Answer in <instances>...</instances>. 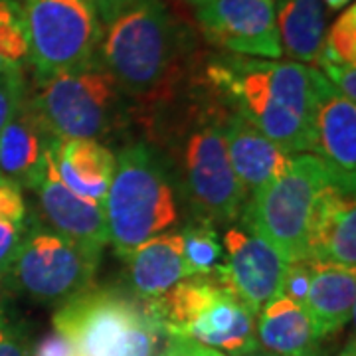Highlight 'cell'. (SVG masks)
Instances as JSON below:
<instances>
[{
    "label": "cell",
    "mask_w": 356,
    "mask_h": 356,
    "mask_svg": "<svg viewBox=\"0 0 356 356\" xmlns=\"http://www.w3.org/2000/svg\"><path fill=\"white\" fill-rule=\"evenodd\" d=\"M226 113L194 79L172 102L140 113L147 143L163 156L178 202L192 220L212 226L236 222L248 192L229 166L222 135Z\"/></svg>",
    "instance_id": "obj_1"
},
{
    "label": "cell",
    "mask_w": 356,
    "mask_h": 356,
    "mask_svg": "<svg viewBox=\"0 0 356 356\" xmlns=\"http://www.w3.org/2000/svg\"><path fill=\"white\" fill-rule=\"evenodd\" d=\"M311 65L248 58L238 54L208 56L191 76L224 107L240 115L281 151L313 153L315 91Z\"/></svg>",
    "instance_id": "obj_2"
},
{
    "label": "cell",
    "mask_w": 356,
    "mask_h": 356,
    "mask_svg": "<svg viewBox=\"0 0 356 356\" xmlns=\"http://www.w3.org/2000/svg\"><path fill=\"white\" fill-rule=\"evenodd\" d=\"M97 58L135 113L172 102L191 76L186 32L161 0H135L105 22Z\"/></svg>",
    "instance_id": "obj_3"
},
{
    "label": "cell",
    "mask_w": 356,
    "mask_h": 356,
    "mask_svg": "<svg viewBox=\"0 0 356 356\" xmlns=\"http://www.w3.org/2000/svg\"><path fill=\"white\" fill-rule=\"evenodd\" d=\"M103 206L109 243L123 259L175 226L180 206L175 182L163 156L147 140L131 143L117 153Z\"/></svg>",
    "instance_id": "obj_4"
},
{
    "label": "cell",
    "mask_w": 356,
    "mask_h": 356,
    "mask_svg": "<svg viewBox=\"0 0 356 356\" xmlns=\"http://www.w3.org/2000/svg\"><path fill=\"white\" fill-rule=\"evenodd\" d=\"M30 97L42 119L62 140H107L123 133L135 107L115 77L95 62L60 74L34 77Z\"/></svg>",
    "instance_id": "obj_5"
},
{
    "label": "cell",
    "mask_w": 356,
    "mask_h": 356,
    "mask_svg": "<svg viewBox=\"0 0 356 356\" xmlns=\"http://www.w3.org/2000/svg\"><path fill=\"white\" fill-rule=\"evenodd\" d=\"M145 307L166 339H191L228 356H243L259 348L257 315L214 275L186 277L165 295L145 301Z\"/></svg>",
    "instance_id": "obj_6"
},
{
    "label": "cell",
    "mask_w": 356,
    "mask_h": 356,
    "mask_svg": "<svg viewBox=\"0 0 356 356\" xmlns=\"http://www.w3.org/2000/svg\"><path fill=\"white\" fill-rule=\"evenodd\" d=\"M76 356H156L161 332L145 301L123 289L91 287L54 315Z\"/></svg>",
    "instance_id": "obj_7"
},
{
    "label": "cell",
    "mask_w": 356,
    "mask_h": 356,
    "mask_svg": "<svg viewBox=\"0 0 356 356\" xmlns=\"http://www.w3.org/2000/svg\"><path fill=\"white\" fill-rule=\"evenodd\" d=\"M103 248L79 243L30 210L22 242L2 275L13 291L40 305H64L93 287Z\"/></svg>",
    "instance_id": "obj_8"
},
{
    "label": "cell",
    "mask_w": 356,
    "mask_h": 356,
    "mask_svg": "<svg viewBox=\"0 0 356 356\" xmlns=\"http://www.w3.org/2000/svg\"><path fill=\"white\" fill-rule=\"evenodd\" d=\"M329 184L337 182L318 156L295 154L277 180L248 196L238 220L266 238L289 264L307 259L313 210L321 191Z\"/></svg>",
    "instance_id": "obj_9"
},
{
    "label": "cell",
    "mask_w": 356,
    "mask_h": 356,
    "mask_svg": "<svg viewBox=\"0 0 356 356\" xmlns=\"http://www.w3.org/2000/svg\"><path fill=\"white\" fill-rule=\"evenodd\" d=\"M34 77L97 60L103 26L89 0H18Z\"/></svg>",
    "instance_id": "obj_10"
},
{
    "label": "cell",
    "mask_w": 356,
    "mask_h": 356,
    "mask_svg": "<svg viewBox=\"0 0 356 356\" xmlns=\"http://www.w3.org/2000/svg\"><path fill=\"white\" fill-rule=\"evenodd\" d=\"M196 22L212 46L228 54L280 60L283 56L273 0H204Z\"/></svg>",
    "instance_id": "obj_11"
},
{
    "label": "cell",
    "mask_w": 356,
    "mask_h": 356,
    "mask_svg": "<svg viewBox=\"0 0 356 356\" xmlns=\"http://www.w3.org/2000/svg\"><path fill=\"white\" fill-rule=\"evenodd\" d=\"M224 259L214 269V275L254 311L280 295L283 275L289 261L245 224L232 226L224 236Z\"/></svg>",
    "instance_id": "obj_12"
},
{
    "label": "cell",
    "mask_w": 356,
    "mask_h": 356,
    "mask_svg": "<svg viewBox=\"0 0 356 356\" xmlns=\"http://www.w3.org/2000/svg\"><path fill=\"white\" fill-rule=\"evenodd\" d=\"M315 111H313V153L331 168L339 188L355 194L356 180V105L344 97L318 70H311Z\"/></svg>",
    "instance_id": "obj_13"
},
{
    "label": "cell",
    "mask_w": 356,
    "mask_h": 356,
    "mask_svg": "<svg viewBox=\"0 0 356 356\" xmlns=\"http://www.w3.org/2000/svg\"><path fill=\"white\" fill-rule=\"evenodd\" d=\"M56 140L28 91L0 133V178L34 191L50 168Z\"/></svg>",
    "instance_id": "obj_14"
},
{
    "label": "cell",
    "mask_w": 356,
    "mask_h": 356,
    "mask_svg": "<svg viewBox=\"0 0 356 356\" xmlns=\"http://www.w3.org/2000/svg\"><path fill=\"white\" fill-rule=\"evenodd\" d=\"M222 135L229 166L248 196L277 180L291 165V154L281 151L240 115L232 111L222 115Z\"/></svg>",
    "instance_id": "obj_15"
},
{
    "label": "cell",
    "mask_w": 356,
    "mask_h": 356,
    "mask_svg": "<svg viewBox=\"0 0 356 356\" xmlns=\"http://www.w3.org/2000/svg\"><path fill=\"white\" fill-rule=\"evenodd\" d=\"M307 259L317 264L355 267L356 264V206L355 194L337 184L325 186L318 194L309 240Z\"/></svg>",
    "instance_id": "obj_16"
},
{
    "label": "cell",
    "mask_w": 356,
    "mask_h": 356,
    "mask_svg": "<svg viewBox=\"0 0 356 356\" xmlns=\"http://www.w3.org/2000/svg\"><path fill=\"white\" fill-rule=\"evenodd\" d=\"M38 194V216L62 236L88 243L95 248H105L109 243L105 206L97 200L81 198L56 178L48 168V172L34 188Z\"/></svg>",
    "instance_id": "obj_17"
},
{
    "label": "cell",
    "mask_w": 356,
    "mask_h": 356,
    "mask_svg": "<svg viewBox=\"0 0 356 356\" xmlns=\"http://www.w3.org/2000/svg\"><path fill=\"white\" fill-rule=\"evenodd\" d=\"M125 261L129 293L140 301H153L191 277L182 257L180 232H163L143 242Z\"/></svg>",
    "instance_id": "obj_18"
},
{
    "label": "cell",
    "mask_w": 356,
    "mask_h": 356,
    "mask_svg": "<svg viewBox=\"0 0 356 356\" xmlns=\"http://www.w3.org/2000/svg\"><path fill=\"white\" fill-rule=\"evenodd\" d=\"M51 172L81 198L103 202L115 170V154L97 140H56Z\"/></svg>",
    "instance_id": "obj_19"
},
{
    "label": "cell",
    "mask_w": 356,
    "mask_h": 356,
    "mask_svg": "<svg viewBox=\"0 0 356 356\" xmlns=\"http://www.w3.org/2000/svg\"><path fill=\"white\" fill-rule=\"evenodd\" d=\"M257 346L280 356H318L321 337L305 307L285 295H275L255 317Z\"/></svg>",
    "instance_id": "obj_20"
},
{
    "label": "cell",
    "mask_w": 356,
    "mask_h": 356,
    "mask_svg": "<svg viewBox=\"0 0 356 356\" xmlns=\"http://www.w3.org/2000/svg\"><path fill=\"white\" fill-rule=\"evenodd\" d=\"M313 264L315 271L303 307L318 337L325 339L341 331L355 315L356 271L337 264Z\"/></svg>",
    "instance_id": "obj_21"
},
{
    "label": "cell",
    "mask_w": 356,
    "mask_h": 356,
    "mask_svg": "<svg viewBox=\"0 0 356 356\" xmlns=\"http://www.w3.org/2000/svg\"><path fill=\"white\" fill-rule=\"evenodd\" d=\"M283 54L297 64L317 62L325 38L323 0H273Z\"/></svg>",
    "instance_id": "obj_22"
},
{
    "label": "cell",
    "mask_w": 356,
    "mask_h": 356,
    "mask_svg": "<svg viewBox=\"0 0 356 356\" xmlns=\"http://www.w3.org/2000/svg\"><path fill=\"white\" fill-rule=\"evenodd\" d=\"M28 222L22 188L0 178V280L13 264L14 254L22 242Z\"/></svg>",
    "instance_id": "obj_23"
},
{
    "label": "cell",
    "mask_w": 356,
    "mask_h": 356,
    "mask_svg": "<svg viewBox=\"0 0 356 356\" xmlns=\"http://www.w3.org/2000/svg\"><path fill=\"white\" fill-rule=\"evenodd\" d=\"M180 240H182V257L191 277L210 275L222 264L224 248L220 242L216 226L200 220H191L180 229Z\"/></svg>",
    "instance_id": "obj_24"
},
{
    "label": "cell",
    "mask_w": 356,
    "mask_h": 356,
    "mask_svg": "<svg viewBox=\"0 0 356 356\" xmlns=\"http://www.w3.org/2000/svg\"><path fill=\"white\" fill-rule=\"evenodd\" d=\"M28 64L22 13L18 0H0V74Z\"/></svg>",
    "instance_id": "obj_25"
},
{
    "label": "cell",
    "mask_w": 356,
    "mask_h": 356,
    "mask_svg": "<svg viewBox=\"0 0 356 356\" xmlns=\"http://www.w3.org/2000/svg\"><path fill=\"white\" fill-rule=\"evenodd\" d=\"M317 62L356 65V6L350 4L325 32Z\"/></svg>",
    "instance_id": "obj_26"
},
{
    "label": "cell",
    "mask_w": 356,
    "mask_h": 356,
    "mask_svg": "<svg viewBox=\"0 0 356 356\" xmlns=\"http://www.w3.org/2000/svg\"><path fill=\"white\" fill-rule=\"evenodd\" d=\"M28 91L30 88H28L24 67H16L0 74V133L8 125L13 115L18 111Z\"/></svg>",
    "instance_id": "obj_27"
},
{
    "label": "cell",
    "mask_w": 356,
    "mask_h": 356,
    "mask_svg": "<svg viewBox=\"0 0 356 356\" xmlns=\"http://www.w3.org/2000/svg\"><path fill=\"white\" fill-rule=\"evenodd\" d=\"M32 344L26 327L0 307V356H30Z\"/></svg>",
    "instance_id": "obj_28"
},
{
    "label": "cell",
    "mask_w": 356,
    "mask_h": 356,
    "mask_svg": "<svg viewBox=\"0 0 356 356\" xmlns=\"http://www.w3.org/2000/svg\"><path fill=\"white\" fill-rule=\"evenodd\" d=\"M313 271H315V264L311 259H301V261L289 264L285 275H283V283H281V295H285L295 303L303 305L309 287H311Z\"/></svg>",
    "instance_id": "obj_29"
},
{
    "label": "cell",
    "mask_w": 356,
    "mask_h": 356,
    "mask_svg": "<svg viewBox=\"0 0 356 356\" xmlns=\"http://www.w3.org/2000/svg\"><path fill=\"white\" fill-rule=\"evenodd\" d=\"M318 72L331 81L334 88L348 97L350 102L356 99V65L331 64V62H317Z\"/></svg>",
    "instance_id": "obj_30"
},
{
    "label": "cell",
    "mask_w": 356,
    "mask_h": 356,
    "mask_svg": "<svg viewBox=\"0 0 356 356\" xmlns=\"http://www.w3.org/2000/svg\"><path fill=\"white\" fill-rule=\"evenodd\" d=\"M161 356H228L212 346L196 343L182 337H168Z\"/></svg>",
    "instance_id": "obj_31"
},
{
    "label": "cell",
    "mask_w": 356,
    "mask_h": 356,
    "mask_svg": "<svg viewBox=\"0 0 356 356\" xmlns=\"http://www.w3.org/2000/svg\"><path fill=\"white\" fill-rule=\"evenodd\" d=\"M30 356H76L70 343L65 341L62 334L58 332H51L48 337H44L34 348Z\"/></svg>",
    "instance_id": "obj_32"
},
{
    "label": "cell",
    "mask_w": 356,
    "mask_h": 356,
    "mask_svg": "<svg viewBox=\"0 0 356 356\" xmlns=\"http://www.w3.org/2000/svg\"><path fill=\"white\" fill-rule=\"evenodd\" d=\"M91 4H93V8H95V13L99 16V20H102V26L105 22H109L113 16L121 13L123 8H127L131 2H135V0H89Z\"/></svg>",
    "instance_id": "obj_33"
},
{
    "label": "cell",
    "mask_w": 356,
    "mask_h": 356,
    "mask_svg": "<svg viewBox=\"0 0 356 356\" xmlns=\"http://www.w3.org/2000/svg\"><path fill=\"white\" fill-rule=\"evenodd\" d=\"M329 8H332V10H339V8H344L350 0H323Z\"/></svg>",
    "instance_id": "obj_34"
},
{
    "label": "cell",
    "mask_w": 356,
    "mask_h": 356,
    "mask_svg": "<svg viewBox=\"0 0 356 356\" xmlns=\"http://www.w3.org/2000/svg\"><path fill=\"white\" fill-rule=\"evenodd\" d=\"M318 356H321V355H318ZM332 356H355V344L350 343L348 346H346V348H343V350H341L339 355H332Z\"/></svg>",
    "instance_id": "obj_35"
},
{
    "label": "cell",
    "mask_w": 356,
    "mask_h": 356,
    "mask_svg": "<svg viewBox=\"0 0 356 356\" xmlns=\"http://www.w3.org/2000/svg\"><path fill=\"white\" fill-rule=\"evenodd\" d=\"M243 356H280V355L267 353V350H264V348H255V350H252V353H248V355H243Z\"/></svg>",
    "instance_id": "obj_36"
},
{
    "label": "cell",
    "mask_w": 356,
    "mask_h": 356,
    "mask_svg": "<svg viewBox=\"0 0 356 356\" xmlns=\"http://www.w3.org/2000/svg\"><path fill=\"white\" fill-rule=\"evenodd\" d=\"M188 2H191V4H194V6H196V4H200V2H204V0H188Z\"/></svg>",
    "instance_id": "obj_37"
}]
</instances>
